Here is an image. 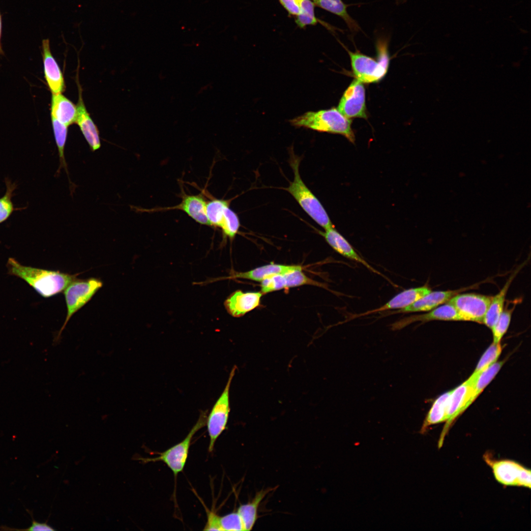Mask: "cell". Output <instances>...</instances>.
<instances>
[{"label": "cell", "instance_id": "cell-19", "mask_svg": "<svg viewBox=\"0 0 531 531\" xmlns=\"http://www.w3.org/2000/svg\"><path fill=\"white\" fill-rule=\"evenodd\" d=\"M469 288L468 287L455 290L431 291L413 303L405 308L391 312V314L430 311L447 302L454 295Z\"/></svg>", "mask_w": 531, "mask_h": 531}, {"label": "cell", "instance_id": "cell-20", "mask_svg": "<svg viewBox=\"0 0 531 531\" xmlns=\"http://www.w3.org/2000/svg\"><path fill=\"white\" fill-rule=\"evenodd\" d=\"M299 265H286L271 263L245 272H235L229 278L245 279L257 282L262 281L274 275L284 274L296 269H301Z\"/></svg>", "mask_w": 531, "mask_h": 531}, {"label": "cell", "instance_id": "cell-37", "mask_svg": "<svg viewBox=\"0 0 531 531\" xmlns=\"http://www.w3.org/2000/svg\"><path fill=\"white\" fill-rule=\"evenodd\" d=\"M280 3L286 10L289 14L297 16L300 12L298 6L295 0H278Z\"/></svg>", "mask_w": 531, "mask_h": 531}, {"label": "cell", "instance_id": "cell-6", "mask_svg": "<svg viewBox=\"0 0 531 531\" xmlns=\"http://www.w3.org/2000/svg\"><path fill=\"white\" fill-rule=\"evenodd\" d=\"M102 286V282L97 278H76L65 289L63 294L67 309L66 316L63 325L54 339V343H59L61 333L72 316L90 300Z\"/></svg>", "mask_w": 531, "mask_h": 531}, {"label": "cell", "instance_id": "cell-23", "mask_svg": "<svg viewBox=\"0 0 531 531\" xmlns=\"http://www.w3.org/2000/svg\"><path fill=\"white\" fill-rule=\"evenodd\" d=\"M451 390L443 393L433 402L423 422L419 433L424 434L433 425L446 421L448 401Z\"/></svg>", "mask_w": 531, "mask_h": 531}, {"label": "cell", "instance_id": "cell-32", "mask_svg": "<svg viewBox=\"0 0 531 531\" xmlns=\"http://www.w3.org/2000/svg\"><path fill=\"white\" fill-rule=\"evenodd\" d=\"M516 302H515L512 307L508 308L506 307L503 309L496 323L491 328L492 330L493 342L499 343L507 331L509 327L512 312L516 306Z\"/></svg>", "mask_w": 531, "mask_h": 531}, {"label": "cell", "instance_id": "cell-29", "mask_svg": "<svg viewBox=\"0 0 531 531\" xmlns=\"http://www.w3.org/2000/svg\"><path fill=\"white\" fill-rule=\"evenodd\" d=\"M231 201L212 199L206 201V215L210 226L219 228L223 221L226 208L230 206Z\"/></svg>", "mask_w": 531, "mask_h": 531}, {"label": "cell", "instance_id": "cell-8", "mask_svg": "<svg viewBox=\"0 0 531 531\" xmlns=\"http://www.w3.org/2000/svg\"><path fill=\"white\" fill-rule=\"evenodd\" d=\"M484 459L491 468L495 479L500 484L531 488L530 469L512 460H493L488 454L484 455Z\"/></svg>", "mask_w": 531, "mask_h": 531}, {"label": "cell", "instance_id": "cell-22", "mask_svg": "<svg viewBox=\"0 0 531 531\" xmlns=\"http://www.w3.org/2000/svg\"><path fill=\"white\" fill-rule=\"evenodd\" d=\"M77 106L66 97L58 93L53 94L51 101V117L68 126L76 122Z\"/></svg>", "mask_w": 531, "mask_h": 531}, {"label": "cell", "instance_id": "cell-17", "mask_svg": "<svg viewBox=\"0 0 531 531\" xmlns=\"http://www.w3.org/2000/svg\"><path fill=\"white\" fill-rule=\"evenodd\" d=\"M264 294L261 292H243L237 290L225 301L227 312L234 317H240L258 307Z\"/></svg>", "mask_w": 531, "mask_h": 531}, {"label": "cell", "instance_id": "cell-34", "mask_svg": "<svg viewBox=\"0 0 531 531\" xmlns=\"http://www.w3.org/2000/svg\"><path fill=\"white\" fill-rule=\"evenodd\" d=\"M240 226L237 214L228 206L225 211L224 216L220 228L221 229L224 237L233 239L237 233Z\"/></svg>", "mask_w": 531, "mask_h": 531}, {"label": "cell", "instance_id": "cell-31", "mask_svg": "<svg viewBox=\"0 0 531 531\" xmlns=\"http://www.w3.org/2000/svg\"><path fill=\"white\" fill-rule=\"evenodd\" d=\"M299 7V14L296 16L295 22L300 28L306 26L315 25L318 20L315 16V5L311 0H295Z\"/></svg>", "mask_w": 531, "mask_h": 531}, {"label": "cell", "instance_id": "cell-38", "mask_svg": "<svg viewBox=\"0 0 531 531\" xmlns=\"http://www.w3.org/2000/svg\"><path fill=\"white\" fill-rule=\"evenodd\" d=\"M21 530L30 531H55V530L54 529H53L52 527H51L50 526L48 525L46 523H39V522H38L36 521L33 519H32L31 525L28 529Z\"/></svg>", "mask_w": 531, "mask_h": 531}, {"label": "cell", "instance_id": "cell-24", "mask_svg": "<svg viewBox=\"0 0 531 531\" xmlns=\"http://www.w3.org/2000/svg\"><path fill=\"white\" fill-rule=\"evenodd\" d=\"M272 488L262 489L258 492L252 500L247 503L240 505L237 509L244 531H250L258 518V510L260 503Z\"/></svg>", "mask_w": 531, "mask_h": 531}, {"label": "cell", "instance_id": "cell-33", "mask_svg": "<svg viewBox=\"0 0 531 531\" xmlns=\"http://www.w3.org/2000/svg\"><path fill=\"white\" fill-rule=\"evenodd\" d=\"M502 352V346L501 343L493 342L481 356L472 373L479 375L497 361Z\"/></svg>", "mask_w": 531, "mask_h": 531}, {"label": "cell", "instance_id": "cell-13", "mask_svg": "<svg viewBox=\"0 0 531 531\" xmlns=\"http://www.w3.org/2000/svg\"><path fill=\"white\" fill-rule=\"evenodd\" d=\"M181 201L177 205L151 208L147 210L148 212H159L171 210H180L185 212L196 222L204 225L210 226L207 219L206 206V201L201 194L187 195L181 192Z\"/></svg>", "mask_w": 531, "mask_h": 531}, {"label": "cell", "instance_id": "cell-9", "mask_svg": "<svg viewBox=\"0 0 531 531\" xmlns=\"http://www.w3.org/2000/svg\"><path fill=\"white\" fill-rule=\"evenodd\" d=\"M492 296L474 293L458 294L447 303L453 305L464 321L483 324Z\"/></svg>", "mask_w": 531, "mask_h": 531}, {"label": "cell", "instance_id": "cell-3", "mask_svg": "<svg viewBox=\"0 0 531 531\" xmlns=\"http://www.w3.org/2000/svg\"><path fill=\"white\" fill-rule=\"evenodd\" d=\"M353 72L355 79L363 83H377L386 74L390 58L388 41L379 38L376 42L377 58L369 57L359 52H353L347 49Z\"/></svg>", "mask_w": 531, "mask_h": 531}, {"label": "cell", "instance_id": "cell-15", "mask_svg": "<svg viewBox=\"0 0 531 531\" xmlns=\"http://www.w3.org/2000/svg\"><path fill=\"white\" fill-rule=\"evenodd\" d=\"M431 291V289L426 286L410 288L404 290L395 295L388 302L381 307L360 314L351 315V317L348 320L344 321V322H347L352 319L368 315L373 313L387 310H398L405 308L425 296Z\"/></svg>", "mask_w": 531, "mask_h": 531}, {"label": "cell", "instance_id": "cell-30", "mask_svg": "<svg viewBox=\"0 0 531 531\" xmlns=\"http://www.w3.org/2000/svg\"><path fill=\"white\" fill-rule=\"evenodd\" d=\"M52 122L56 143L59 152V165L57 173L63 168L68 176L67 164L64 157V148L67 135L68 126L52 117Z\"/></svg>", "mask_w": 531, "mask_h": 531}, {"label": "cell", "instance_id": "cell-27", "mask_svg": "<svg viewBox=\"0 0 531 531\" xmlns=\"http://www.w3.org/2000/svg\"><path fill=\"white\" fill-rule=\"evenodd\" d=\"M504 361L496 362L478 376L473 386L472 394L464 408V412L473 403L485 387L497 375Z\"/></svg>", "mask_w": 531, "mask_h": 531}, {"label": "cell", "instance_id": "cell-14", "mask_svg": "<svg viewBox=\"0 0 531 531\" xmlns=\"http://www.w3.org/2000/svg\"><path fill=\"white\" fill-rule=\"evenodd\" d=\"M435 320L464 321L463 318L456 308L451 304L446 302L445 304L441 305L429 311L426 313L412 315L400 319L392 323L390 326L393 330H399L416 322L426 323Z\"/></svg>", "mask_w": 531, "mask_h": 531}, {"label": "cell", "instance_id": "cell-21", "mask_svg": "<svg viewBox=\"0 0 531 531\" xmlns=\"http://www.w3.org/2000/svg\"><path fill=\"white\" fill-rule=\"evenodd\" d=\"M77 110L76 122L78 124L90 149L94 151L101 147L99 131L87 112L81 95L77 105Z\"/></svg>", "mask_w": 531, "mask_h": 531}, {"label": "cell", "instance_id": "cell-16", "mask_svg": "<svg viewBox=\"0 0 531 531\" xmlns=\"http://www.w3.org/2000/svg\"><path fill=\"white\" fill-rule=\"evenodd\" d=\"M319 232L336 252L346 258L362 264L372 272L379 274L389 281L386 276L375 269L362 258L355 251L348 241L334 227L325 230L324 232L319 231Z\"/></svg>", "mask_w": 531, "mask_h": 531}, {"label": "cell", "instance_id": "cell-18", "mask_svg": "<svg viewBox=\"0 0 531 531\" xmlns=\"http://www.w3.org/2000/svg\"><path fill=\"white\" fill-rule=\"evenodd\" d=\"M42 57L45 79L53 94L61 93L65 88L62 73L53 56L49 39L42 41Z\"/></svg>", "mask_w": 531, "mask_h": 531}, {"label": "cell", "instance_id": "cell-26", "mask_svg": "<svg viewBox=\"0 0 531 531\" xmlns=\"http://www.w3.org/2000/svg\"><path fill=\"white\" fill-rule=\"evenodd\" d=\"M312 1L315 6L341 17L352 33H356L361 30L357 22L349 14L347 5L342 0H312Z\"/></svg>", "mask_w": 531, "mask_h": 531}, {"label": "cell", "instance_id": "cell-7", "mask_svg": "<svg viewBox=\"0 0 531 531\" xmlns=\"http://www.w3.org/2000/svg\"><path fill=\"white\" fill-rule=\"evenodd\" d=\"M236 367L231 370L225 387L206 418V426L209 438L208 451H213L215 442L225 430L230 412V389Z\"/></svg>", "mask_w": 531, "mask_h": 531}, {"label": "cell", "instance_id": "cell-2", "mask_svg": "<svg viewBox=\"0 0 531 531\" xmlns=\"http://www.w3.org/2000/svg\"><path fill=\"white\" fill-rule=\"evenodd\" d=\"M291 124L319 132L340 134L354 143L355 136L352 128V120L345 117L337 108H332L316 112H308L290 120Z\"/></svg>", "mask_w": 531, "mask_h": 531}, {"label": "cell", "instance_id": "cell-12", "mask_svg": "<svg viewBox=\"0 0 531 531\" xmlns=\"http://www.w3.org/2000/svg\"><path fill=\"white\" fill-rule=\"evenodd\" d=\"M310 285L322 287V283L306 276L302 268L274 275L261 282V292L264 294L298 286Z\"/></svg>", "mask_w": 531, "mask_h": 531}, {"label": "cell", "instance_id": "cell-4", "mask_svg": "<svg viewBox=\"0 0 531 531\" xmlns=\"http://www.w3.org/2000/svg\"><path fill=\"white\" fill-rule=\"evenodd\" d=\"M299 157L292 153L290 164L294 172V178L285 189L305 212L324 230L334 227L322 204L302 181L299 171Z\"/></svg>", "mask_w": 531, "mask_h": 531}, {"label": "cell", "instance_id": "cell-28", "mask_svg": "<svg viewBox=\"0 0 531 531\" xmlns=\"http://www.w3.org/2000/svg\"><path fill=\"white\" fill-rule=\"evenodd\" d=\"M4 181L6 189L4 194L0 198V224L6 221L13 212L24 209L16 207L12 201L14 191L18 186L17 183L12 182L8 177H5Z\"/></svg>", "mask_w": 531, "mask_h": 531}, {"label": "cell", "instance_id": "cell-36", "mask_svg": "<svg viewBox=\"0 0 531 531\" xmlns=\"http://www.w3.org/2000/svg\"><path fill=\"white\" fill-rule=\"evenodd\" d=\"M207 515L204 531H222L220 525V516L213 510H210L204 505Z\"/></svg>", "mask_w": 531, "mask_h": 531}, {"label": "cell", "instance_id": "cell-5", "mask_svg": "<svg viewBox=\"0 0 531 531\" xmlns=\"http://www.w3.org/2000/svg\"><path fill=\"white\" fill-rule=\"evenodd\" d=\"M206 412H202L193 427L185 438L179 443L162 452H158L157 456L153 458H140L143 463L162 462L174 473L175 480L179 473L182 472L188 456L192 440L195 434L206 425Z\"/></svg>", "mask_w": 531, "mask_h": 531}, {"label": "cell", "instance_id": "cell-35", "mask_svg": "<svg viewBox=\"0 0 531 531\" xmlns=\"http://www.w3.org/2000/svg\"><path fill=\"white\" fill-rule=\"evenodd\" d=\"M220 525L222 531H244L242 522L237 512L220 516Z\"/></svg>", "mask_w": 531, "mask_h": 531}, {"label": "cell", "instance_id": "cell-1", "mask_svg": "<svg viewBox=\"0 0 531 531\" xmlns=\"http://www.w3.org/2000/svg\"><path fill=\"white\" fill-rule=\"evenodd\" d=\"M6 267L9 275L22 279L45 298L62 292L78 275L26 266L13 258H8Z\"/></svg>", "mask_w": 531, "mask_h": 531}, {"label": "cell", "instance_id": "cell-10", "mask_svg": "<svg viewBox=\"0 0 531 531\" xmlns=\"http://www.w3.org/2000/svg\"><path fill=\"white\" fill-rule=\"evenodd\" d=\"M477 377L472 373L466 381L451 390L447 411V420L438 441L439 448L442 446L445 436L453 422L464 412V408L470 398Z\"/></svg>", "mask_w": 531, "mask_h": 531}, {"label": "cell", "instance_id": "cell-11", "mask_svg": "<svg viewBox=\"0 0 531 531\" xmlns=\"http://www.w3.org/2000/svg\"><path fill=\"white\" fill-rule=\"evenodd\" d=\"M347 118H367L365 89L363 83L354 80L344 92L338 106Z\"/></svg>", "mask_w": 531, "mask_h": 531}, {"label": "cell", "instance_id": "cell-39", "mask_svg": "<svg viewBox=\"0 0 531 531\" xmlns=\"http://www.w3.org/2000/svg\"><path fill=\"white\" fill-rule=\"evenodd\" d=\"M1 33H2V18H1V14H0V54L3 55V51L2 49V47H1Z\"/></svg>", "mask_w": 531, "mask_h": 531}, {"label": "cell", "instance_id": "cell-25", "mask_svg": "<svg viewBox=\"0 0 531 531\" xmlns=\"http://www.w3.org/2000/svg\"><path fill=\"white\" fill-rule=\"evenodd\" d=\"M518 271H515L511 275L500 291L496 295L492 296L483 322V324L489 328L492 327L502 312L507 291Z\"/></svg>", "mask_w": 531, "mask_h": 531}]
</instances>
